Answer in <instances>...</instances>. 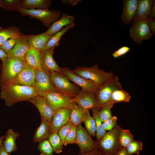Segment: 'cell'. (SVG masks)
<instances>
[{
    "instance_id": "1",
    "label": "cell",
    "mask_w": 155,
    "mask_h": 155,
    "mask_svg": "<svg viewBox=\"0 0 155 155\" xmlns=\"http://www.w3.org/2000/svg\"><path fill=\"white\" fill-rule=\"evenodd\" d=\"M0 91V98L9 107L20 102L28 101L38 95L34 87L16 84L1 86Z\"/></svg>"
},
{
    "instance_id": "2",
    "label": "cell",
    "mask_w": 155,
    "mask_h": 155,
    "mask_svg": "<svg viewBox=\"0 0 155 155\" xmlns=\"http://www.w3.org/2000/svg\"><path fill=\"white\" fill-rule=\"evenodd\" d=\"M121 127L117 124L109 131L97 142V148L102 155H116L122 147L119 141V136Z\"/></svg>"
},
{
    "instance_id": "3",
    "label": "cell",
    "mask_w": 155,
    "mask_h": 155,
    "mask_svg": "<svg viewBox=\"0 0 155 155\" xmlns=\"http://www.w3.org/2000/svg\"><path fill=\"white\" fill-rule=\"evenodd\" d=\"M25 64L24 61L20 59L7 57L0 66L1 87L10 84L20 73Z\"/></svg>"
},
{
    "instance_id": "4",
    "label": "cell",
    "mask_w": 155,
    "mask_h": 155,
    "mask_svg": "<svg viewBox=\"0 0 155 155\" xmlns=\"http://www.w3.org/2000/svg\"><path fill=\"white\" fill-rule=\"evenodd\" d=\"M72 71L78 75L92 81L99 86L115 76L112 72H107L99 69L97 64L90 67H77Z\"/></svg>"
},
{
    "instance_id": "5",
    "label": "cell",
    "mask_w": 155,
    "mask_h": 155,
    "mask_svg": "<svg viewBox=\"0 0 155 155\" xmlns=\"http://www.w3.org/2000/svg\"><path fill=\"white\" fill-rule=\"evenodd\" d=\"M49 72L51 81L57 91L71 99L78 94L80 88L71 82L64 74L55 71Z\"/></svg>"
},
{
    "instance_id": "6",
    "label": "cell",
    "mask_w": 155,
    "mask_h": 155,
    "mask_svg": "<svg viewBox=\"0 0 155 155\" xmlns=\"http://www.w3.org/2000/svg\"><path fill=\"white\" fill-rule=\"evenodd\" d=\"M17 11L23 15L39 20L45 27L48 28L52 23L59 19L62 15L58 10L28 9L20 7Z\"/></svg>"
},
{
    "instance_id": "7",
    "label": "cell",
    "mask_w": 155,
    "mask_h": 155,
    "mask_svg": "<svg viewBox=\"0 0 155 155\" xmlns=\"http://www.w3.org/2000/svg\"><path fill=\"white\" fill-rule=\"evenodd\" d=\"M122 88L118 77L112 79L99 86L96 93V97L98 107L108 104L111 95L115 90Z\"/></svg>"
},
{
    "instance_id": "8",
    "label": "cell",
    "mask_w": 155,
    "mask_h": 155,
    "mask_svg": "<svg viewBox=\"0 0 155 155\" xmlns=\"http://www.w3.org/2000/svg\"><path fill=\"white\" fill-rule=\"evenodd\" d=\"M132 24L129 31L130 36L138 45H141L144 40L150 38L154 34L146 20H135Z\"/></svg>"
},
{
    "instance_id": "9",
    "label": "cell",
    "mask_w": 155,
    "mask_h": 155,
    "mask_svg": "<svg viewBox=\"0 0 155 155\" xmlns=\"http://www.w3.org/2000/svg\"><path fill=\"white\" fill-rule=\"evenodd\" d=\"M38 95L43 96L54 111L62 108H69L73 103L71 99L57 91H51L40 93Z\"/></svg>"
},
{
    "instance_id": "10",
    "label": "cell",
    "mask_w": 155,
    "mask_h": 155,
    "mask_svg": "<svg viewBox=\"0 0 155 155\" xmlns=\"http://www.w3.org/2000/svg\"><path fill=\"white\" fill-rule=\"evenodd\" d=\"M61 69L63 74L69 81L88 92L96 94L99 87L96 83L78 75L69 67Z\"/></svg>"
},
{
    "instance_id": "11",
    "label": "cell",
    "mask_w": 155,
    "mask_h": 155,
    "mask_svg": "<svg viewBox=\"0 0 155 155\" xmlns=\"http://www.w3.org/2000/svg\"><path fill=\"white\" fill-rule=\"evenodd\" d=\"M75 144L79 146L80 152L83 153L91 152L97 148V141L92 139L81 125L77 127Z\"/></svg>"
},
{
    "instance_id": "12",
    "label": "cell",
    "mask_w": 155,
    "mask_h": 155,
    "mask_svg": "<svg viewBox=\"0 0 155 155\" xmlns=\"http://www.w3.org/2000/svg\"><path fill=\"white\" fill-rule=\"evenodd\" d=\"M35 71L34 88L38 94L47 91H57L51 81L49 71L42 67Z\"/></svg>"
},
{
    "instance_id": "13",
    "label": "cell",
    "mask_w": 155,
    "mask_h": 155,
    "mask_svg": "<svg viewBox=\"0 0 155 155\" xmlns=\"http://www.w3.org/2000/svg\"><path fill=\"white\" fill-rule=\"evenodd\" d=\"M71 111L69 108H59L54 111L50 123V134L58 133L59 129L69 120Z\"/></svg>"
},
{
    "instance_id": "14",
    "label": "cell",
    "mask_w": 155,
    "mask_h": 155,
    "mask_svg": "<svg viewBox=\"0 0 155 155\" xmlns=\"http://www.w3.org/2000/svg\"><path fill=\"white\" fill-rule=\"evenodd\" d=\"M95 94L81 89L78 94L71 100L73 102L79 105L85 111H89L92 108L98 107Z\"/></svg>"
},
{
    "instance_id": "15",
    "label": "cell",
    "mask_w": 155,
    "mask_h": 155,
    "mask_svg": "<svg viewBox=\"0 0 155 155\" xmlns=\"http://www.w3.org/2000/svg\"><path fill=\"white\" fill-rule=\"evenodd\" d=\"M28 101L32 104L38 109L40 113L41 119H46L50 123L54 111L43 96L38 95Z\"/></svg>"
},
{
    "instance_id": "16",
    "label": "cell",
    "mask_w": 155,
    "mask_h": 155,
    "mask_svg": "<svg viewBox=\"0 0 155 155\" xmlns=\"http://www.w3.org/2000/svg\"><path fill=\"white\" fill-rule=\"evenodd\" d=\"M35 73V70L25 64L16 78L9 84H16L34 87Z\"/></svg>"
},
{
    "instance_id": "17",
    "label": "cell",
    "mask_w": 155,
    "mask_h": 155,
    "mask_svg": "<svg viewBox=\"0 0 155 155\" xmlns=\"http://www.w3.org/2000/svg\"><path fill=\"white\" fill-rule=\"evenodd\" d=\"M55 48L41 52V64L42 67L49 71H55L62 74L61 68L55 62L53 57Z\"/></svg>"
},
{
    "instance_id": "18",
    "label": "cell",
    "mask_w": 155,
    "mask_h": 155,
    "mask_svg": "<svg viewBox=\"0 0 155 155\" xmlns=\"http://www.w3.org/2000/svg\"><path fill=\"white\" fill-rule=\"evenodd\" d=\"M123 8L121 18L125 24L132 23L138 5V0H123Z\"/></svg>"
},
{
    "instance_id": "19",
    "label": "cell",
    "mask_w": 155,
    "mask_h": 155,
    "mask_svg": "<svg viewBox=\"0 0 155 155\" xmlns=\"http://www.w3.org/2000/svg\"><path fill=\"white\" fill-rule=\"evenodd\" d=\"M41 52L30 47L26 53L24 63L35 71L42 68L41 64Z\"/></svg>"
},
{
    "instance_id": "20",
    "label": "cell",
    "mask_w": 155,
    "mask_h": 155,
    "mask_svg": "<svg viewBox=\"0 0 155 155\" xmlns=\"http://www.w3.org/2000/svg\"><path fill=\"white\" fill-rule=\"evenodd\" d=\"M74 17L63 13L61 18L53 23L45 32L53 35L59 32L66 26L74 23Z\"/></svg>"
},
{
    "instance_id": "21",
    "label": "cell",
    "mask_w": 155,
    "mask_h": 155,
    "mask_svg": "<svg viewBox=\"0 0 155 155\" xmlns=\"http://www.w3.org/2000/svg\"><path fill=\"white\" fill-rule=\"evenodd\" d=\"M30 47L25 36L18 41L13 47L7 54V57L18 58L23 61L24 56Z\"/></svg>"
},
{
    "instance_id": "22",
    "label": "cell",
    "mask_w": 155,
    "mask_h": 155,
    "mask_svg": "<svg viewBox=\"0 0 155 155\" xmlns=\"http://www.w3.org/2000/svg\"><path fill=\"white\" fill-rule=\"evenodd\" d=\"M52 36L45 32L36 35H26L30 47L41 52Z\"/></svg>"
},
{
    "instance_id": "23",
    "label": "cell",
    "mask_w": 155,
    "mask_h": 155,
    "mask_svg": "<svg viewBox=\"0 0 155 155\" xmlns=\"http://www.w3.org/2000/svg\"><path fill=\"white\" fill-rule=\"evenodd\" d=\"M153 1V0H138L137 11L133 22L139 20H146L148 18L149 16Z\"/></svg>"
},
{
    "instance_id": "24",
    "label": "cell",
    "mask_w": 155,
    "mask_h": 155,
    "mask_svg": "<svg viewBox=\"0 0 155 155\" xmlns=\"http://www.w3.org/2000/svg\"><path fill=\"white\" fill-rule=\"evenodd\" d=\"M25 36L16 27L11 26L6 28L0 27V47L10 39H20Z\"/></svg>"
},
{
    "instance_id": "25",
    "label": "cell",
    "mask_w": 155,
    "mask_h": 155,
    "mask_svg": "<svg viewBox=\"0 0 155 155\" xmlns=\"http://www.w3.org/2000/svg\"><path fill=\"white\" fill-rule=\"evenodd\" d=\"M20 136L19 133L14 131L12 129H9L7 131L2 144L9 154L17 150L16 140Z\"/></svg>"
},
{
    "instance_id": "26",
    "label": "cell",
    "mask_w": 155,
    "mask_h": 155,
    "mask_svg": "<svg viewBox=\"0 0 155 155\" xmlns=\"http://www.w3.org/2000/svg\"><path fill=\"white\" fill-rule=\"evenodd\" d=\"M51 0H22L20 7L28 9H37L49 10L51 4Z\"/></svg>"
},
{
    "instance_id": "27",
    "label": "cell",
    "mask_w": 155,
    "mask_h": 155,
    "mask_svg": "<svg viewBox=\"0 0 155 155\" xmlns=\"http://www.w3.org/2000/svg\"><path fill=\"white\" fill-rule=\"evenodd\" d=\"M50 134V123L46 119H41L40 125L34 133L33 141L34 142H40L48 139Z\"/></svg>"
},
{
    "instance_id": "28",
    "label": "cell",
    "mask_w": 155,
    "mask_h": 155,
    "mask_svg": "<svg viewBox=\"0 0 155 155\" xmlns=\"http://www.w3.org/2000/svg\"><path fill=\"white\" fill-rule=\"evenodd\" d=\"M70 108L71 111L69 119L72 124L77 126L81 125L86 111L80 105L74 102Z\"/></svg>"
},
{
    "instance_id": "29",
    "label": "cell",
    "mask_w": 155,
    "mask_h": 155,
    "mask_svg": "<svg viewBox=\"0 0 155 155\" xmlns=\"http://www.w3.org/2000/svg\"><path fill=\"white\" fill-rule=\"evenodd\" d=\"M75 25L74 23L67 25L59 32L53 35L44 47L42 51L44 50L55 48L59 45V42L63 35L68 30L73 28ZM41 51V52H42Z\"/></svg>"
},
{
    "instance_id": "30",
    "label": "cell",
    "mask_w": 155,
    "mask_h": 155,
    "mask_svg": "<svg viewBox=\"0 0 155 155\" xmlns=\"http://www.w3.org/2000/svg\"><path fill=\"white\" fill-rule=\"evenodd\" d=\"M131 98V96L128 92L122 88H120L115 90L113 92L108 103L114 104L115 103L123 102H128Z\"/></svg>"
},
{
    "instance_id": "31",
    "label": "cell",
    "mask_w": 155,
    "mask_h": 155,
    "mask_svg": "<svg viewBox=\"0 0 155 155\" xmlns=\"http://www.w3.org/2000/svg\"><path fill=\"white\" fill-rule=\"evenodd\" d=\"M100 109L98 107H95L90 109L96 122V131L95 136L97 139L96 141L100 140L106 133V131L103 129L102 122L100 117L99 113Z\"/></svg>"
},
{
    "instance_id": "32",
    "label": "cell",
    "mask_w": 155,
    "mask_h": 155,
    "mask_svg": "<svg viewBox=\"0 0 155 155\" xmlns=\"http://www.w3.org/2000/svg\"><path fill=\"white\" fill-rule=\"evenodd\" d=\"M83 122L89 134L94 137L96 131V122L94 117L91 116L89 111H86Z\"/></svg>"
},
{
    "instance_id": "33",
    "label": "cell",
    "mask_w": 155,
    "mask_h": 155,
    "mask_svg": "<svg viewBox=\"0 0 155 155\" xmlns=\"http://www.w3.org/2000/svg\"><path fill=\"white\" fill-rule=\"evenodd\" d=\"M134 136L129 129L121 128L119 134V143L122 147L126 148L134 140Z\"/></svg>"
},
{
    "instance_id": "34",
    "label": "cell",
    "mask_w": 155,
    "mask_h": 155,
    "mask_svg": "<svg viewBox=\"0 0 155 155\" xmlns=\"http://www.w3.org/2000/svg\"><path fill=\"white\" fill-rule=\"evenodd\" d=\"M48 140L55 153L59 154L62 152L63 144L58 133H54L49 134Z\"/></svg>"
},
{
    "instance_id": "35",
    "label": "cell",
    "mask_w": 155,
    "mask_h": 155,
    "mask_svg": "<svg viewBox=\"0 0 155 155\" xmlns=\"http://www.w3.org/2000/svg\"><path fill=\"white\" fill-rule=\"evenodd\" d=\"M22 0H0V7L5 10H17L20 7Z\"/></svg>"
},
{
    "instance_id": "36",
    "label": "cell",
    "mask_w": 155,
    "mask_h": 155,
    "mask_svg": "<svg viewBox=\"0 0 155 155\" xmlns=\"http://www.w3.org/2000/svg\"><path fill=\"white\" fill-rule=\"evenodd\" d=\"M143 144L141 141L133 140L126 147L127 155L139 154L143 150Z\"/></svg>"
},
{
    "instance_id": "37",
    "label": "cell",
    "mask_w": 155,
    "mask_h": 155,
    "mask_svg": "<svg viewBox=\"0 0 155 155\" xmlns=\"http://www.w3.org/2000/svg\"><path fill=\"white\" fill-rule=\"evenodd\" d=\"M37 149L40 151V155H53L54 151L48 139L42 140L37 146Z\"/></svg>"
},
{
    "instance_id": "38",
    "label": "cell",
    "mask_w": 155,
    "mask_h": 155,
    "mask_svg": "<svg viewBox=\"0 0 155 155\" xmlns=\"http://www.w3.org/2000/svg\"><path fill=\"white\" fill-rule=\"evenodd\" d=\"M114 104L108 103L102 106L100 108L99 115L100 119L102 123L113 116L111 111V109Z\"/></svg>"
},
{
    "instance_id": "39",
    "label": "cell",
    "mask_w": 155,
    "mask_h": 155,
    "mask_svg": "<svg viewBox=\"0 0 155 155\" xmlns=\"http://www.w3.org/2000/svg\"><path fill=\"white\" fill-rule=\"evenodd\" d=\"M77 126L72 125L67 135L63 145L66 146L70 144H75Z\"/></svg>"
},
{
    "instance_id": "40",
    "label": "cell",
    "mask_w": 155,
    "mask_h": 155,
    "mask_svg": "<svg viewBox=\"0 0 155 155\" xmlns=\"http://www.w3.org/2000/svg\"><path fill=\"white\" fill-rule=\"evenodd\" d=\"M72 125V122L69 119L68 122L63 126L58 131L59 135L63 144Z\"/></svg>"
},
{
    "instance_id": "41",
    "label": "cell",
    "mask_w": 155,
    "mask_h": 155,
    "mask_svg": "<svg viewBox=\"0 0 155 155\" xmlns=\"http://www.w3.org/2000/svg\"><path fill=\"white\" fill-rule=\"evenodd\" d=\"M117 117L113 116L111 118L106 120L102 123V126L104 129L105 131H110L114 128L117 125Z\"/></svg>"
},
{
    "instance_id": "42",
    "label": "cell",
    "mask_w": 155,
    "mask_h": 155,
    "mask_svg": "<svg viewBox=\"0 0 155 155\" xmlns=\"http://www.w3.org/2000/svg\"><path fill=\"white\" fill-rule=\"evenodd\" d=\"M19 39L12 38L6 41L0 47V48L3 50L7 54L13 47Z\"/></svg>"
},
{
    "instance_id": "43",
    "label": "cell",
    "mask_w": 155,
    "mask_h": 155,
    "mask_svg": "<svg viewBox=\"0 0 155 155\" xmlns=\"http://www.w3.org/2000/svg\"><path fill=\"white\" fill-rule=\"evenodd\" d=\"M130 50V48L128 46H122L115 51L112 53V56L115 58H119L127 54Z\"/></svg>"
},
{
    "instance_id": "44",
    "label": "cell",
    "mask_w": 155,
    "mask_h": 155,
    "mask_svg": "<svg viewBox=\"0 0 155 155\" xmlns=\"http://www.w3.org/2000/svg\"><path fill=\"white\" fill-rule=\"evenodd\" d=\"M146 21L149 26L151 32L153 33L155 32V21L154 19L147 18Z\"/></svg>"
},
{
    "instance_id": "45",
    "label": "cell",
    "mask_w": 155,
    "mask_h": 155,
    "mask_svg": "<svg viewBox=\"0 0 155 155\" xmlns=\"http://www.w3.org/2000/svg\"><path fill=\"white\" fill-rule=\"evenodd\" d=\"M78 155H102L99 152L97 148L91 152L83 153L80 152Z\"/></svg>"
},
{
    "instance_id": "46",
    "label": "cell",
    "mask_w": 155,
    "mask_h": 155,
    "mask_svg": "<svg viewBox=\"0 0 155 155\" xmlns=\"http://www.w3.org/2000/svg\"><path fill=\"white\" fill-rule=\"evenodd\" d=\"M148 18L154 20L155 18V1L154 0Z\"/></svg>"
},
{
    "instance_id": "47",
    "label": "cell",
    "mask_w": 155,
    "mask_h": 155,
    "mask_svg": "<svg viewBox=\"0 0 155 155\" xmlns=\"http://www.w3.org/2000/svg\"><path fill=\"white\" fill-rule=\"evenodd\" d=\"M63 3H68L72 6H75L79 2L82 1L80 0H63L61 1Z\"/></svg>"
},
{
    "instance_id": "48",
    "label": "cell",
    "mask_w": 155,
    "mask_h": 155,
    "mask_svg": "<svg viewBox=\"0 0 155 155\" xmlns=\"http://www.w3.org/2000/svg\"><path fill=\"white\" fill-rule=\"evenodd\" d=\"M7 57V54L3 50L0 48V59L2 62H4Z\"/></svg>"
},
{
    "instance_id": "49",
    "label": "cell",
    "mask_w": 155,
    "mask_h": 155,
    "mask_svg": "<svg viewBox=\"0 0 155 155\" xmlns=\"http://www.w3.org/2000/svg\"><path fill=\"white\" fill-rule=\"evenodd\" d=\"M116 155H127L126 148L122 147Z\"/></svg>"
},
{
    "instance_id": "50",
    "label": "cell",
    "mask_w": 155,
    "mask_h": 155,
    "mask_svg": "<svg viewBox=\"0 0 155 155\" xmlns=\"http://www.w3.org/2000/svg\"><path fill=\"white\" fill-rule=\"evenodd\" d=\"M0 155H9L2 144L0 147Z\"/></svg>"
},
{
    "instance_id": "51",
    "label": "cell",
    "mask_w": 155,
    "mask_h": 155,
    "mask_svg": "<svg viewBox=\"0 0 155 155\" xmlns=\"http://www.w3.org/2000/svg\"><path fill=\"white\" fill-rule=\"evenodd\" d=\"M5 135H2L0 137V147L2 144L3 140L5 138Z\"/></svg>"
}]
</instances>
